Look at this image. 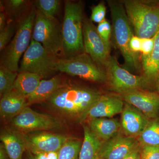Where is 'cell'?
Returning <instances> with one entry per match:
<instances>
[{
  "mask_svg": "<svg viewBox=\"0 0 159 159\" xmlns=\"http://www.w3.org/2000/svg\"><path fill=\"white\" fill-rule=\"evenodd\" d=\"M1 142L5 145L10 159H22L26 151L25 145L20 134L13 129L6 128L0 135Z\"/></svg>",
  "mask_w": 159,
  "mask_h": 159,
  "instance_id": "cell-20",
  "label": "cell"
},
{
  "mask_svg": "<svg viewBox=\"0 0 159 159\" xmlns=\"http://www.w3.org/2000/svg\"><path fill=\"white\" fill-rule=\"evenodd\" d=\"M142 47V39L135 35H133L129 43V48L131 51L136 54L137 53L141 52Z\"/></svg>",
  "mask_w": 159,
  "mask_h": 159,
  "instance_id": "cell-34",
  "label": "cell"
},
{
  "mask_svg": "<svg viewBox=\"0 0 159 159\" xmlns=\"http://www.w3.org/2000/svg\"><path fill=\"white\" fill-rule=\"evenodd\" d=\"M112 21L113 34L115 43L121 52L125 67L135 69L138 67L136 54L131 51L129 43L134 35L124 6L113 1L108 2Z\"/></svg>",
  "mask_w": 159,
  "mask_h": 159,
  "instance_id": "cell-5",
  "label": "cell"
},
{
  "mask_svg": "<svg viewBox=\"0 0 159 159\" xmlns=\"http://www.w3.org/2000/svg\"><path fill=\"white\" fill-rule=\"evenodd\" d=\"M141 159H159V146H141Z\"/></svg>",
  "mask_w": 159,
  "mask_h": 159,
  "instance_id": "cell-32",
  "label": "cell"
},
{
  "mask_svg": "<svg viewBox=\"0 0 159 159\" xmlns=\"http://www.w3.org/2000/svg\"><path fill=\"white\" fill-rule=\"evenodd\" d=\"M11 128L22 133L37 131H49L61 128L60 120L50 115L40 113L26 107L9 122Z\"/></svg>",
  "mask_w": 159,
  "mask_h": 159,
  "instance_id": "cell-10",
  "label": "cell"
},
{
  "mask_svg": "<svg viewBox=\"0 0 159 159\" xmlns=\"http://www.w3.org/2000/svg\"><path fill=\"white\" fill-rule=\"evenodd\" d=\"M124 102L120 97L112 95H102L89 111L86 119L111 118L121 113Z\"/></svg>",
  "mask_w": 159,
  "mask_h": 159,
  "instance_id": "cell-16",
  "label": "cell"
},
{
  "mask_svg": "<svg viewBox=\"0 0 159 159\" xmlns=\"http://www.w3.org/2000/svg\"><path fill=\"white\" fill-rule=\"evenodd\" d=\"M26 151L27 152V153H26L25 159H35L33 154L29 151Z\"/></svg>",
  "mask_w": 159,
  "mask_h": 159,
  "instance_id": "cell-40",
  "label": "cell"
},
{
  "mask_svg": "<svg viewBox=\"0 0 159 159\" xmlns=\"http://www.w3.org/2000/svg\"><path fill=\"white\" fill-rule=\"evenodd\" d=\"M144 77L150 83L156 81L159 74V31L156 34L153 50L150 55L142 57Z\"/></svg>",
  "mask_w": 159,
  "mask_h": 159,
  "instance_id": "cell-22",
  "label": "cell"
},
{
  "mask_svg": "<svg viewBox=\"0 0 159 159\" xmlns=\"http://www.w3.org/2000/svg\"><path fill=\"white\" fill-rule=\"evenodd\" d=\"M18 74L2 66L0 67V96L2 97L13 89L15 81Z\"/></svg>",
  "mask_w": 159,
  "mask_h": 159,
  "instance_id": "cell-27",
  "label": "cell"
},
{
  "mask_svg": "<svg viewBox=\"0 0 159 159\" xmlns=\"http://www.w3.org/2000/svg\"><path fill=\"white\" fill-rule=\"evenodd\" d=\"M155 36L150 38L142 39L141 52L142 54V57H147L151 53L154 45Z\"/></svg>",
  "mask_w": 159,
  "mask_h": 159,
  "instance_id": "cell-33",
  "label": "cell"
},
{
  "mask_svg": "<svg viewBox=\"0 0 159 159\" xmlns=\"http://www.w3.org/2000/svg\"><path fill=\"white\" fill-rule=\"evenodd\" d=\"M135 35L140 38L153 37L159 31V7L141 1L123 2Z\"/></svg>",
  "mask_w": 159,
  "mask_h": 159,
  "instance_id": "cell-4",
  "label": "cell"
},
{
  "mask_svg": "<svg viewBox=\"0 0 159 159\" xmlns=\"http://www.w3.org/2000/svg\"><path fill=\"white\" fill-rule=\"evenodd\" d=\"M35 159H48L47 153H40L34 155Z\"/></svg>",
  "mask_w": 159,
  "mask_h": 159,
  "instance_id": "cell-39",
  "label": "cell"
},
{
  "mask_svg": "<svg viewBox=\"0 0 159 159\" xmlns=\"http://www.w3.org/2000/svg\"><path fill=\"white\" fill-rule=\"evenodd\" d=\"M140 146L136 138L118 133L103 142L99 153V159H123Z\"/></svg>",
  "mask_w": 159,
  "mask_h": 159,
  "instance_id": "cell-13",
  "label": "cell"
},
{
  "mask_svg": "<svg viewBox=\"0 0 159 159\" xmlns=\"http://www.w3.org/2000/svg\"><path fill=\"white\" fill-rule=\"evenodd\" d=\"M3 11L6 12L8 22L17 24L31 9L33 5L26 0H6L3 1Z\"/></svg>",
  "mask_w": 159,
  "mask_h": 159,
  "instance_id": "cell-24",
  "label": "cell"
},
{
  "mask_svg": "<svg viewBox=\"0 0 159 159\" xmlns=\"http://www.w3.org/2000/svg\"><path fill=\"white\" fill-rule=\"evenodd\" d=\"M17 24L13 22H9L6 27L0 31V50L2 51L8 46V43L15 34Z\"/></svg>",
  "mask_w": 159,
  "mask_h": 159,
  "instance_id": "cell-29",
  "label": "cell"
},
{
  "mask_svg": "<svg viewBox=\"0 0 159 159\" xmlns=\"http://www.w3.org/2000/svg\"><path fill=\"white\" fill-rule=\"evenodd\" d=\"M83 129L84 137L78 159H99V151L104 142L92 132L88 125H84Z\"/></svg>",
  "mask_w": 159,
  "mask_h": 159,
  "instance_id": "cell-21",
  "label": "cell"
},
{
  "mask_svg": "<svg viewBox=\"0 0 159 159\" xmlns=\"http://www.w3.org/2000/svg\"><path fill=\"white\" fill-rule=\"evenodd\" d=\"M32 39L55 57L59 59L65 57L62 27L56 17H48L36 9Z\"/></svg>",
  "mask_w": 159,
  "mask_h": 159,
  "instance_id": "cell-6",
  "label": "cell"
},
{
  "mask_svg": "<svg viewBox=\"0 0 159 159\" xmlns=\"http://www.w3.org/2000/svg\"><path fill=\"white\" fill-rule=\"evenodd\" d=\"M42 78L37 74L28 72L18 73L13 89L26 98L33 93Z\"/></svg>",
  "mask_w": 159,
  "mask_h": 159,
  "instance_id": "cell-23",
  "label": "cell"
},
{
  "mask_svg": "<svg viewBox=\"0 0 159 159\" xmlns=\"http://www.w3.org/2000/svg\"><path fill=\"white\" fill-rule=\"evenodd\" d=\"M35 9L47 16L56 17L61 7L59 0H37L34 2Z\"/></svg>",
  "mask_w": 159,
  "mask_h": 159,
  "instance_id": "cell-28",
  "label": "cell"
},
{
  "mask_svg": "<svg viewBox=\"0 0 159 159\" xmlns=\"http://www.w3.org/2000/svg\"><path fill=\"white\" fill-rule=\"evenodd\" d=\"M141 145L123 159H141Z\"/></svg>",
  "mask_w": 159,
  "mask_h": 159,
  "instance_id": "cell-36",
  "label": "cell"
},
{
  "mask_svg": "<svg viewBox=\"0 0 159 159\" xmlns=\"http://www.w3.org/2000/svg\"><path fill=\"white\" fill-rule=\"evenodd\" d=\"M88 126L92 132L104 142L115 136L121 127L120 122L117 119L105 118L89 120Z\"/></svg>",
  "mask_w": 159,
  "mask_h": 159,
  "instance_id": "cell-19",
  "label": "cell"
},
{
  "mask_svg": "<svg viewBox=\"0 0 159 159\" xmlns=\"http://www.w3.org/2000/svg\"><path fill=\"white\" fill-rule=\"evenodd\" d=\"M141 146H159V117L149 120L144 131L137 138Z\"/></svg>",
  "mask_w": 159,
  "mask_h": 159,
  "instance_id": "cell-25",
  "label": "cell"
},
{
  "mask_svg": "<svg viewBox=\"0 0 159 159\" xmlns=\"http://www.w3.org/2000/svg\"><path fill=\"white\" fill-rule=\"evenodd\" d=\"M84 20L82 3L65 1L63 21L61 24L64 57L84 53L83 37Z\"/></svg>",
  "mask_w": 159,
  "mask_h": 159,
  "instance_id": "cell-2",
  "label": "cell"
},
{
  "mask_svg": "<svg viewBox=\"0 0 159 159\" xmlns=\"http://www.w3.org/2000/svg\"><path fill=\"white\" fill-rule=\"evenodd\" d=\"M28 106L27 98L13 89L1 97V118L5 121L10 122Z\"/></svg>",
  "mask_w": 159,
  "mask_h": 159,
  "instance_id": "cell-17",
  "label": "cell"
},
{
  "mask_svg": "<svg viewBox=\"0 0 159 159\" xmlns=\"http://www.w3.org/2000/svg\"><path fill=\"white\" fill-rule=\"evenodd\" d=\"M47 155L48 159H58V151L48 152Z\"/></svg>",
  "mask_w": 159,
  "mask_h": 159,
  "instance_id": "cell-38",
  "label": "cell"
},
{
  "mask_svg": "<svg viewBox=\"0 0 159 159\" xmlns=\"http://www.w3.org/2000/svg\"><path fill=\"white\" fill-rule=\"evenodd\" d=\"M66 83V80L60 75L47 80H42L34 93L27 97L28 106L44 102L54 93Z\"/></svg>",
  "mask_w": 159,
  "mask_h": 159,
  "instance_id": "cell-18",
  "label": "cell"
},
{
  "mask_svg": "<svg viewBox=\"0 0 159 159\" xmlns=\"http://www.w3.org/2000/svg\"><path fill=\"white\" fill-rule=\"evenodd\" d=\"M156 82L157 89L158 92L159 93V74L157 78Z\"/></svg>",
  "mask_w": 159,
  "mask_h": 159,
  "instance_id": "cell-41",
  "label": "cell"
},
{
  "mask_svg": "<svg viewBox=\"0 0 159 159\" xmlns=\"http://www.w3.org/2000/svg\"><path fill=\"white\" fill-rule=\"evenodd\" d=\"M82 142L70 137L58 151V159H78Z\"/></svg>",
  "mask_w": 159,
  "mask_h": 159,
  "instance_id": "cell-26",
  "label": "cell"
},
{
  "mask_svg": "<svg viewBox=\"0 0 159 159\" xmlns=\"http://www.w3.org/2000/svg\"><path fill=\"white\" fill-rule=\"evenodd\" d=\"M83 37L84 53L100 66H105L111 57L110 49L99 36L92 21L87 18L84 20Z\"/></svg>",
  "mask_w": 159,
  "mask_h": 159,
  "instance_id": "cell-12",
  "label": "cell"
},
{
  "mask_svg": "<svg viewBox=\"0 0 159 159\" xmlns=\"http://www.w3.org/2000/svg\"><path fill=\"white\" fill-rule=\"evenodd\" d=\"M106 7L103 2H100L92 9L91 20L93 22L99 23L105 20Z\"/></svg>",
  "mask_w": 159,
  "mask_h": 159,
  "instance_id": "cell-31",
  "label": "cell"
},
{
  "mask_svg": "<svg viewBox=\"0 0 159 159\" xmlns=\"http://www.w3.org/2000/svg\"><path fill=\"white\" fill-rule=\"evenodd\" d=\"M35 15L36 9L33 5L17 23L13 39L2 54L1 66L18 72L20 60L31 43Z\"/></svg>",
  "mask_w": 159,
  "mask_h": 159,
  "instance_id": "cell-3",
  "label": "cell"
},
{
  "mask_svg": "<svg viewBox=\"0 0 159 159\" xmlns=\"http://www.w3.org/2000/svg\"><path fill=\"white\" fill-rule=\"evenodd\" d=\"M123 100L134 106L149 119L158 117L159 114V94L139 89L121 95Z\"/></svg>",
  "mask_w": 159,
  "mask_h": 159,
  "instance_id": "cell-14",
  "label": "cell"
},
{
  "mask_svg": "<svg viewBox=\"0 0 159 159\" xmlns=\"http://www.w3.org/2000/svg\"><path fill=\"white\" fill-rule=\"evenodd\" d=\"M8 23V18L6 12L4 11H1L0 13V31H2Z\"/></svg>",
  "mask_w": 159,
  "mask_h": 159,
  "instance_id": "cell-35",
  "label": "cell"
},
{
  "mask_svg": "<svg viewBox=\"0 0 159 159\" xmlns=\"http://www.w3.org/2000/svg\"><path fill=\"white\" fill-rule=\"evenodd\" d=\"M102 95L96 90L66 83L45 102L60 116L82 122Z\"/></svg>",
  "mask_w": 159,
  "mask_h": 159,
  "instance_id": "cell-1",
  "label": "cell"
},
{
  "mask_svg": "<svg viewBox=\"0 0 159 159\" xmlns=\"http://www.w3.org/2000/svg\"><path fill=\"white\" fill-rule=\"evenodd\" d=\"M19 133L24 140L26 151L33 155L58 151L70 138L49 131Z\"/></svg>",
  "mask_w": 159,
  "mask_h": 159,
  "instance_id": "cell-11",
  "label": "cell"
},
{
  "mask_svg": "<svg viewBox=\"0 0 159 159\" xmlns=\"http://www.w3.org/2000/svg\"><path fill=\"white\" fill-rule=\"evenodd\" d=\"M97 32L105 43L106 45L110 49V38L111 27L110 24L106 20L98 24L97 28Z\"/></svg>",
  "mask_w": 159,
  "mask_h": 159,
  "instance_id": "cell-30",
  "label": "cell"
},
{
  "mask_svg": "<svg viewBox=\"0 0 159 159\" xmlns=\"http://www.w3.org/2000/svg\"><path fill=\"white\" fill-rule=\"evenodd\" d=\"M59 58L51 54L39 43L31 39L23 54L18 73L28 72L46 78L57 72Z\"/></svg>",
  "mask_w": 159,
  "mask_h": 159,
  "instance_id": "cell-7",
  "label": "cell"
},
{
  "mask_svg": "<svg viewBox=\"0 0 159 159\" xmlns=\"http://www.w3.org/2000/svg\"><path fill=\"white\" fill-rule=\"evenodd\" d=\"M105 67L109 85L113 91L120 95L143 89L149 84L144 76L134 75L121 67L115 57L111 56Z\"/></svg>",
  "mask_w": 159,
  "mask_h": 159,
  "instance_id": "cell-9",
  "label": "cell"
},
{
  "mask_svg": "<svg viewBox=\"0 0 159 159\" xmlns=\"http://www.w3.org/2000/svg\"><path fill=\"white\" fill-rule=\"evenodd\" d=\"M149 120L136 107L124 102L120 124L125 135L137 139L144 131Z\"/></svg>",
  "mask_w": 159,
  "mask_h": 159,
  "instance_id": "cell-15",
  "label": "cell"
},
{
  "mask_svg": "<svg viewBox=\"0 0 159 159\" xmlns=\"http://www.w3.org/2000/svg\"><path fill=\"white\" fill-rule=\"evenodd\" d=\"M57 70L92 82L107 81L106 71L85 53L58 59Z\"/></svg>",
  "mask_w": 159,
  "mask_h": 159,
  "instance_id": "cell-8",
  "label": "cell"
},
{
  "mask_svg": "<svg viewBox=\"0 0 159 159\" xmlns=\"http://www.w3.org/2000/svg\"><path fill=\"white\" fill-rule=\"evenodd\" d=\"M0 159H10L6 147L2 143L0 144Z\"/></svg>",
  "mask_w": 159,
  "mask_h": 159,
  "instance_id": "cell-37",
  "label": "cell"
}]
</instances>
